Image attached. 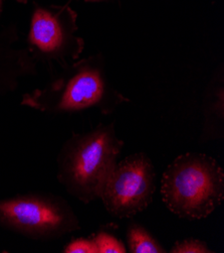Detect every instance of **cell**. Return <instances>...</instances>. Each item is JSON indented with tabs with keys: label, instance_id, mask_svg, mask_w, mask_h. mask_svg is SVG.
<instances>
[{
	"label": "cell",
	"instance_id": "3957f363",
	"mask_svg": "<svg viewBox=\"0 0 224 253\" xmlns=\"http://www.w3.org/2000/svg\"><path fill=\"white\" fill-rule=\"evenodd\" d=\"M161 195L167 209L179 218L205 219L224 200L223 169L205 154L180 155L163 173Z\"/></svg>",
	"mask_w": 224,
	"mask_h": 253
},
{
	"label": "cell",
	"instance_id": "8fae6325",
	"mask_svg": "<svg viewBox=\"0 0 224 253\" xmlns=\"http://www.w3.org/2000/svg\"><path fill=\"white\" fill-rule=\"evenodd\" d=\"M65 253H97L94 238H77L71 240L64 249Z\"/></svg>",
	"mask_w": 224,
	"mask_h": 253
},
{
	"label": "cell",
	"instance_id": "5bb4252c",
	"mask_svg": "<svg viewBox=\"0 0 224 253\" xmlns=\"http://www.w3.org/2000/svg\"><path fill=\"white\" fill-rule=\"evenodd\" d=\"M1 4H2V0H0V11H1Z\"/></svg>",
	"mask_w": 224,
	"mask_h": 253
},
{
	"label": "cell",
	"instance_id": "8992f818",
	"mask_svg": "<svg viewBox=\"0 0 224 253\" xmlns=\"http://www.w3.org/2000/svg\"><path fill=\"white\" fill-rule=\"evenodd\" d=\"M156 178L150 158L144 153L133 154L117 163L99 199L112 216L133 218L152 203Z\"/></svg>",
	"mask_w": 224,
	"mask_h": 253
},
{
	"label": "cell",
	"instance_id": "30bf717a",
	"mask_svg": "<svg viewBox=\"0 0 224 253\" xmlns=\"http://www.w3.org/2000/svg\"><path fill=\"white\" fill-rule=\"evenodd\" d=\"M171 253H211L212 251L205 241L196 238H187L176 241L171 248Z\"/></svg>",
	"mask_w": 224,
	"mask_h": 253
},
{
	"label": "cell",
	"instance_id": "5b68a950",
	"mask_svg": "<svg viewBox=\"0 0 224 253\" xmlns=\"http://www.w3.org/2000/svg\"><path fill=\"white\" fill-rule=\"evenodd\" d=\"M78 13L68 4L35 5L29 34V54L35 62L65 66L80 59L85 41L77 36Z\"/></svg>",
	"mask_w": 224,
	"mask_h": 253
},
{
	"label": "cell",
	"instance_id": "52a82bcc",
	"mask_svg": "<svg viewBox=\"0 0 224 253\" xmlns=\"http://www.w3.org/2000/svg\"><path fill=\"white\" fill-rule=\"evenodd\" d=\"M223 79L211 84L204 101V119L201 140L221 139L224 136Z\"/></svg>",
	"mask_w": 224,
	"mask_h": 253
},
{
	"label": "cell",
	"instance_id": "7c38bea8",
	"mask_svg": "<svg viewBox=\"0 0 224 253\" xmlns=\"http://www.w3.org/2000/svg\"><path fill=\"white\" fill-rule=\"evenodd\" d=\"M74 1H84V2H113L117 0H74Z\"/></svg>",
	"mask_w": 224,
	"mask_h": 253
},
{
	"label": "cell",
	"instance_id": "277c9868",
	"mask_svg": "<svg viewBox=\"0 0 224 253\" xmlns=\"http://www.w3.org/2000/svg\"><path fill=\"white\" fill-rule=\"evenodd\" d=\"M0 225L35 239L60 237L81 229L78 217L66 202L44 195L0 201Z\"/></svg>",
	"mask_w": 224,
	"mask_h": 253
},
{
	"label": "cell",
	"instance_id": "ba28073f",
	"mask_svg": "<svg viewBox=\"0 0 224 253\" xmlns=\"http://www.w3.org/2000/svg\"><path fill=\"white\" fill-rule=\"evenodd\" d=\"M127 243L131 253H165L161 243L139 223H132L127 230Z\"/></svg>",
	"mask_w": 224,
	"mask_h": 253
},
{
	"label": "cell",
	"instance_id": "4fadbf2b",
	"mask_svg": "<svg viewBox=\"0 0 224 253\" xmlns=\"http://www.w3.org/2000/svg\"><path fill=\"white\" fill-rule=\"evenodd\" d=\"M15 1L20 2V3H28L29 1H31V0H15Z\"/></svg>",
	"mask_w": 224,
	"mask_h": 253
},
{
	"label": "cell",
	"instance_id": "7a4b0ae2",
	"mask_svg": "<svg viewBox=\"0 0 224 253\" xmlns=\"http://www.w3.org/2000/svg\"><path fill=\"white\" fill-rule=\"evenodd\" d=\"M123 147L124 141L117 135L115 122L72 135L59 157L60 182L85 204L99 199Z\"/></svg>",
	"mask_w": 224,
	"mask_h": 253
},
{
	"label": "cell",
	"instance_id": "6da1fadb",
	"mask_svg": "<svg viewBox=\"0 0 224 253\" xmlns=\"http://www.w3.org/2000/svg\"><path fill=\"white\" fill-rule=\"evenodd\" d=\"M128 102L130 99L111 83L104 57L96 54L65 66L51 85L24 95L21 103L51 113L96 108L103 114H111Z\"/></svg>",
	"mask_w": 224,
	"mask_h": 253
},
{
	"label": "cell",
	"instance_id": "9c48e42d",
	"mask_svg": "<svg viewBox=\"0 0 224 253\" xmlns=\"http://www.w3.org/2000/svg\"><path fill=\"white\" fill-rule=\"evenodd\" d=\"M106 228H101L96 234L92 235L96 245L97 253H126L127 248L109 228V225L105 226Z\"/></svg>",
	"mask_w": 224,
	"mask_h": 253
}]
</instances>
